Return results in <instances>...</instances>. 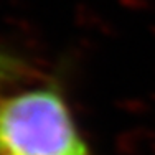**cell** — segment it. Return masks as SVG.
Segmentation results:
<instances>
[{
    "label": "cell",
    "instance_id": "6da1fadb",
    "mask_svg": "<svg viewBox=\"0 0 155 155\" xmlns=\"http://www.w3.org/2000/svg\"><path fill=\"white\" fill-rule=\"evenodd\" d=\"M0 155H91L61 91L40 86L0 101Z\"/></svg>",
    "mask_w": 155,
    "mask_h": 155
},
{
    "label": "cell",
    "instance_id": "7a4b0ae2",
    "mask_svg": "<svg viewBox=\"0 0 155 155\" xmlns=\"http://www.w3.org/2000/svg\"><path fill=\"white\" fill-rule=\"evenodd\" d=\"M13 71H15V63H13V60L0 53V86L7 79H10Z\"/></svg>",
    "mask_w": 155,
    "mask_h": 155
}]
</instances>
